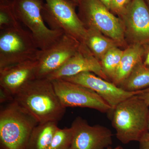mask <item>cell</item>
Listing matches in <instances>:
<instances>
[{"label":"cell","instance_id":"1","mask_svg":"<svg viewBox=\"0 0 149 149\" xmlns=\"http://www.w3.org/2000/svg\"><path fill=\"white\" fill-rule=\"evenodd\" d=\"M14 100L39 123H58L65 112L66 108L60 101L52 82L46 78L29 81L15 95Z\"/></svg>","mask_w":149,"mask_h":149},{"label":"cell","instance_id":"2","mask_svg":"<svg viewBox=\"0 0 149 149\" xmlns=\"http://www.w3.org/2000/svg\"><path fill=\"white\" fill-rule=\"evenodd\" d=\"M149 107L137 95L120 103L112 112L113 126L123 143L139 142L148 132Z\"/></svg>","mask_w":149,"mask_h":149},{"label":"cell","instance_id":"3","mask_svg":"<svg viewBox=\"0 0 149 149\" xmlns=\"http://www.w3.org/2000/svg\"><path fill=\"white\" fill-rule=\"evenodd\" d=\"M36 118L16 102L8 103L0 111L1 149H26Z\"/></svg>","mask_w":149,"mask_h":149},{"label":"cell","instance_id":"4","mask_svg":"<svg viewBox=\"0 0 149 149\" xmlns=\"http://www.w3.org/2000/svg\"><path fill=\"white\" fill-rule=\"evenodd\" d=\"M0 30V70L37 60L40 50L29 30L21 25Z\"/></svg>","mask_w":149,"mask_h":149},{"label":"cell","instance_id":"5","mask_svg":"<svg viewBox=\"0 0 149 149\" xmlns=\"http://www.w3.org/2000/svg\"><path fill=\"white\" fill-rule=\"evenodd\" d=\"M11 2L19 21L28 28L41 50L52 47L65 34L63 30H52L46 25L42 15L43 0H13Z\"/></svg>","mask_w":149,"mask_h":149},{"label":"cell","instance_id":"6","mask_svg":"<svg viewBox=\"0 0 149 149\" xmlns=\"http://www.w3.org/2000/svg\"><path fill=\"white\" fill-rule=\"evenodd\" d=\"M45 1L42 15L49 28L52 30H63L65 34L83 42L87 29L75 12L77 3L71 0Z\"/></svg>","mask_w":149,"mask_h":149},{"label":"cell","instance_id":"7","mask_svg":"<svg viewBox=\"0 0 149 149\" xmlns=\"http://www.w3.org/2000/svg\"><path fill=\"white\" fill-rule=\"evenodd\" d=\"M79 16L86 29L94 28L116 42H121L124 30L121 21L100 0H77Z\"/></svg>","mask_w":149,"mask_h":149},{"label":"cell","instance_id":"8","mask_svg":"<svg viewBox=\"0 0 149 149\" xmlns=\"http://www.w3.org/2000/svg\"><path fill=\"white\" fill-rule=\"evenodd\" d=\"M56 93L65 107L88 108L102 113H111V108L95 91L64 79L52 80Z\"/></svg>","mask_w":149,"mask_h":149},{"label":"cell","instance_id":"9","mask_svg":"<svg viewBox=\"0 0 149 149\" xmlns=\"http://www.w3.org/2000/svg\"><path fill=\"white\" fill-rule=\"evenodd\" d=\"M81 42L64 34L58 42L45 50H41L35 79L47 78L63 65L78 51Z\"/></svg>","mask_w":149,"mask_h":149},{"label":"cell","instance_id":"10","mask_svg":"<svg viewBox=\"0 0 149 149\" xmlns=\"http://www.w3.org/2000/svg\"><path fill=\"white\" fill-rule=\"evenodd\" d=\"M62 79L82 85L95 91L110 106L111 112L120 103L139 95L143 90L136 92L124 91L114 83H109L101 77L96 76L93 72H81Z\"/></svg>","mask_w":149,"mask_h":149},{"label":"cell","instance_id":"11","mask_svg":"<svg viewBox=\"0 0 149 149\" xmlns=\"http://www.w3.org/2000/svg\"><path fill=\"white\" fill-rule=\"evenodd\" d=\"M71 127L74 131L72 149H105L112 144V133L104 126H92L82 118L77 117Z\"/></svg>","mask_w":149,"mask_h":149},{"label":"cell","instance_id":"12","mask_svg":"<svg viewBox=\"0 0 149 149\" xmlns=\"http://www.w3.org/2000/svg\"><path fill=\"white\" fill-rule=\"evenodd\" d=\"M85 72H93L103 79H107L100 62L91 53L85 43L81 42L79 49L74 55L60 68L46 78L52 81Z\"/></svg>","mask_w":149,"mask_h":149},{"label":"cell","instance_id":"13","mask_svg":"<svg viewBox=\"0 0 149 149\" xmlns=\"http://www.w3.org/2000/svg\"><path fill=\"white\" fill-rule=\"evenodd\" d=\"M37 60L29 61L0 70V87L14 96L28 82L35 79Z\"/></svg>","mask_w":149,"mask_h":149},{"label":"cell","instance_id":"14","mask_svg":"<svg viewBox=\"0 0 149 149\" xmlns=\"http://www.w3.org/2000/svg\"><path fill=\"white\" fill-rule=\"evenodd\" d=\"M126 27L139 43H149V8L145 0H132L123 15Z\"/></svg>","mask_w":149,"mask_h":149},{"label":"cell","instance_id":"15","mask_svg":"<svg viewBox=\"0 0 149 149\" xmlns=\"http://www.w3.org/2000/svg\"><path fill=\"white\" fill-rule=\"evenodd\" d=\"M145 49L142 44L137 43L123 51L120 64L112 81L119 86L130 75L135 66L142 61Z\"/></svg>","mask_w":149,"mask_h":149},{"label":"cell","instance_id":"16","mask_svg":"<svg viewBox=\"0 0 149 149\" xmlns=\"http://www.w3.org/2000/svg\"><path fill=\"white\" fill-rule=\"evenodd\" d=\"M58 123H39L29 138L26 149H48L58 128Z\"/></svg>","mask_w":149,"mask_h":149},{"label":"cell","instance_id":"17","mask_svg":"<svg viewBox=\"0 0 149 149\" xmlns=\"http://www.w3.org/2000/svg\"><path fill=\"white\" fill-rule=\"evenodd\" d=\"M119 87L128 92H136L148 88L149 68L140 62Z\"/></svg>","mask_w":149,"mask_h":149},{"label":"cell","instance_id":"18","mask_svg":"<svg viewBox=\"0 0 149 149\" xmlns=\"http://www.w3.org/2000/svg\"><path fill=\"white\" fill-rule=\"evenodd\" d=\"M87 29V35L83 42L96 58H101L108 51L115 47L111 41L102 36L101 32L97 29Z\"/></svg>","mask_w":149,"mask_h":149},{"label":"cell","instance_id":"19","mask_svg":"<svg viewBox=\"0 0 149 149\" xmlns=\"http://www.w3.org/2000/svg\"><path fill=\"white\" fill-rule=\"evenodd\" d=\"M123 51L116 47L111 48L102 58V69L107 78L113 80L122 58Z\"/></svg>","mask_w":149,"mask_h":149},{"label":"cell","instance_id":"20","mask_svg":"<svg viewBox=\"0 0 149 149\" xmlns=\"http://www.w3.org/2000/svg\"><path fill=\"white\" fill-rule=\"evenodd\" d=\"M21 26L15 14L11 1L1 0L0 5V29Z\"/></svg>","mask_w":149,"mask_h":149},{"label":"cell","instance_id":"21","mask_svg":"<svg viewBox=\"0 0 149 149\" xmlns=\"http://www.w3.org/2000/svg\"><path fill=\"white\" fill-rule=\"evenodd\" d=\"M74 136L73 128H58L48 149H68L71 147Z\"/></svg>","mask_w":149,"mask_h":149},{"label":"cell","instance_id":"22","mask_svg":"<svg viewBox=\"0 0 149 149\" xmlns=\"http://www.w3.org/2000/svg\"><path fill=\"white\" fill-rule=\"evenodd\" d=\"M132 0H112L110 9L118 14L123 15Z\"/></svg>","mask_w":149,"mask_h":149},{"label":"cell","instance_id":"23","mask_svg":"<svg viewBox=\"0 0 149 149\" xmlns=\"http://www.w3.org/2000/svg\"><path fill=\"white\" fill-rule=\"evenodd\" d=\"M14 100V96L10 93L0 87V103H9Z\"/></svg>","mask_w":149,"mask_h":149},{"label":"cell","instance_id":"24","mask_svg":"<svg viewBox=\"0 0 149 149\" xmlns=\"http://www.w3.org/2000/svg\"><path fill=\"white\" fill-rule=\"evenodd\" d=\"M140 149H149V132L145 134L139 141Z\"/></svg>","mask_w":149,"mask_h":149},{"label":"cell","instance_id":"25","mask_svg":"<svg viewBox=\"0 0 149 149\" xmlns=\"http://www.w3.org/2000/svg\"><path fill=\"white\" fill-rule=\"evenodd\" d=\"M138 95L149 106V87L143 89L142 93Z\"/></svg>","mask_w":149,"mask_h":149},{"label":"cell","instance_id":"26","mask_svg":"<svg viewBox=\"0 0 149 149\" xmlns=\"http://www.w3.org/2000/svg\"><path fill=\"white\" fill-rule=\"evenodd\" d=\"M103 4L109 10L110 9L111 5L112 0H100Z\"/></svg>","mask_w":149,"mask_h":149},{"label":"cell","instance_id":"27","mask_svg":"<svg viewBox=\"0 0 149 149\" xmlns=\"http://www.w3.org/2000/svg\"><path fill=\"white\" fill-rule=\"evenodd\" d=\"M144 64L148 67L149 68V51L147 54L146 57L145 61L144 62Z\"/></svg>","mask_w":149,"mask_h":149},{"label":"cell","instance_id":"28","mask_svg":"<svg viewBox=\"0 0 149 149\" xmlns=\"http://www.w3.org/2000/svg\"><path fill=\"white\" fill-rule=\"evenodd\" d=\"M108 149H123L121 147L118 146L116 148H115L114 149H112L111 148H108Z\"/></svg>","mask_w":149,"mask_h":149},{"label":"cell","instance_id":"29","mask_svg":"<svg viewBox=\"0 0 149 149\" xmlns=\"http://www.w3.org/2000/svg\"><path fill=\"white\" fill-rule=\"evenodd\" d=\"M72 1L74 2V3H76L77 4V0H71Z\"/></svg>","mask_w":149,"mask_h":149},{"label":"cell","instance_id":"30","mask_svg":"<svg viewBox=\"0 0 149 149\" xmlns=\"http://www.w3.org/2000/svg\"><path fill=\"white\" fill-rule=\"evenodd\" d=\"M146 1L147 2V3H148V4L149 6V0H146Z\"/></svg>","mask_w":149,"mask_h":149},{"label":"cell","instance_id":"31","mask_svg":"<svg viewBox=\"0 0 149 149\" xmlns=\"http://www.w3.org/2000/svg\"><path fill=\"white\" fill-rule=\"evenodd\" d=\"M148 131L149 132V118H148Z\"/></svg>","mask_w":149,"mask_h":149},{"label":"cell","instance_id":"32","mask_svg":"<svg viewBox=\"0 0 149 149\" xmlns=\"http://www.w3.org/2000/svg\"><path fill=\"white\" fill-rule=\"evenodd\" d=\"M68 149H72V148H71V147H70V148H69Z\"/></svg>","mask_w":149,"mask_h":149}]
</instances>
